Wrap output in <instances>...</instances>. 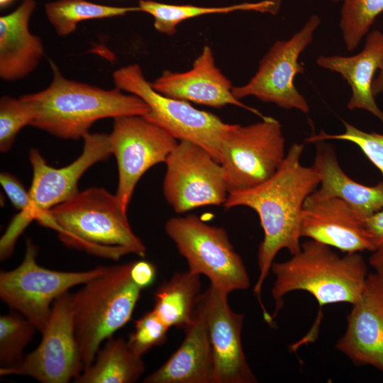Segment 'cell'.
I'll return each mask as SVG.
<instances>
[{
	"mask_svg": "<svg viewBox=\"0 0 383 383\" xmlns=\"http://www.w3.org/2000/svg\"><path fill=\"white\" fill-rule=\"evenodd\" d=\"M304 145H292L277 172L267 181L245 190L230 193L223 204L226 209L246 206L258 215L264 232L259 245V277L253 292L265 316H268L260 298L274 259L282 249L292 255L301 248V222L306 198L319 185L320 179L312 167L301 163Z\"/></svg>",
	"mask_w": 383,
	"mask_h": 383,
	"instance_id": "cell-1",
	"label": "cell"
},
{
	"mask_svg": "<svg viewBox=\"0 0 383 383\" xmlns=\"http://www.w3.org/2000/svg\"><path fill=\"white\" fill-rule=\"evenodd\" d=\"M35 221L56 231L65 246L94 256L117 260L131 253L142 257L146 253L116 194L103 187L79 191Z\"/></svg>",
	"mask_w": 383,
	"mask_h": 383,
	"instance_id": "cell-2",
	"label": "cell"
},
{
	"mask_svg": "<svg viewBox=\"0 0 383 383\" xmlns=\"http://www.w3.org/2000/svg\"><path fill=\"white\" fill-rule=\"evenodd\" d=\"M52 80L45 89L20 97L33 112L32 126L62 139L77 140L98 120L145 116L149 108L140 97L115 87L106 90L65 78L50 61Z\"/></svg>",
	"mask_w": 383,
	"mask_h": 383,
	"instance_id": "cell-3",
	"label": "cell"
},
{
	"mask_svg": "<svg viewBox=\"0 0 383 383\" xmlns=\"http://www.w3.org/2000/svg\"><path fill=\"white\" fill-rule=\"evenodd\" d=\"M275 277L272 296L275 301L274 318L282 308L283 297L289 292L304 290L310 293L320 308L346 302L355 304L361 296L367 277V265L358 252L340 256L331 246L310 239L301 244L299 252L282 262H273Z\"/></svg>",
	"mask_w": 383,
	"mask_h": 383,
	"instance_id": "cell-4",
	"label": "cell"
},
{
	"mask_svg": "<svg viewBox=\"0 0 383 383\" xmlns=\"http://www.w3.org/2000/svg\"><path fill=\"white\" fill-rule=\"evenodd\" d=\"M132 262L106 267L72 294L74 328L84 370L103 341L131 319L142 289L131 277Z\"/></svg>",
	"mask_w": 383,
	"mask_h": 383,
	"instance_id": "cell-5",
	"label": "cell"
},
{
	"mask_svg": "<svg viewBox=\"0 0 383 383\" xmlns=\"http://www.w3.org/2000/svg\"><path fill=\"white\" fill-rule=\"evenodd\" d=\"M81 155L68 165L55 168L49 165L38 149L29 152L33 178L29 189L30 204L12 220L1 240V252L11 255L16 240L26 226L44 211L70 199L78 190V182L84 172L111 155L109 134L87 133L84 137Z\"/></svg>",
	"mask_w": 383,
	"mask_h": 383,
	"instance_id": "cell-6",
	"label": "cell"
},
{
	"mask_svg": "<svg viewBox=\"0 0 383 383\" xmlns=\"http://www.w3.org/2000/svg\"><path fill=\"white\" fill-rule=\"evenodd\" d=\"M116 87L143 99L149 108L144 116L177 140L192 142L206 150L219 162L221 144L233 126L217 116L192 106L189 102L155 91L138 65L113 74Z\"/></svg>",
	"mask_w": 383,
	"mask_h": 383,
	"instance_id": "cell-7",
	"label": "cell"
},
{
	"mask_svg": "<svg viewBox=\"0 0 383 383\" xmlns=\"http://www.w3.org/2000/svg\"><path fill=\"white\" fill-rule=\"evenodd\" d=\"M165 228L190 272L205 275L227 295L249 287L245 266L224 228L209 225L195 215L172 217Z\"/></svg>",
	"mask_w": 383,
	"mask_h": 383,
	"instance_id": "cell-8",
	"label": "cell"
},
{
	"mask_svg": "<svg viewBox=\"0 0 383 383\" xmlns=\"http://www.w3.org/2000/svg\"><path fill=\"white\" fill-rule=\"evenodd\" d=\"M286 154L282 127L275 118L265 116L247 126L233 124L221 144L219 159L228 193L267 181L279 169Z\"/></svg>",
	"mask_w": 383,
	"mask_h": 383,
	"instance_id": "cell-9",
	"label": "cell"
},
{
	"mask_svg": "<svg viewBox=\"0 0 383 383\" xmlns=\"http://www.w3.org/2000/svg\"><path fill=\"white\" fill-rule=\"evenodd\" d=\"M36 256L37 248L28 238L22 262L12 270L0 273V297L42 333L55 300L71 287L84 284L101 274L106 267L84 272L55 271L39 265Z\"/></svg>",
	"mask_w": 383,
	"mask_h": 383,
	"instance_id": "cell-10",
	"label": "cell"
},
{
	"mask_svg": "<svg viewBox=\"0 0 383 383\" xmlns=\"http://www.w3.org/2000/svg\"><path fill=\"white\" fill-rule=\"evenodd\" d=\"M320 23V18L312 15L291 38L274 43L260 60L258 69L250 81L233 87V95L238 99L253 96L282 109L309 113V105L295 87L294 79L304 71L299 58L311 44Z\"/></svg>",
	"mask_w": 383,
	"mask_h": 383,
	"instance_id": "cell-11",
	"label": "cell"
},
{
	"mask_svg": "<svg viewBox=\"0 0 383 383\" xmlns=\"http://www.w3.org/2000/svg\"><path fill=\"white\" fill-rule=\"evenodd\" d=\"M165 163L163 194L176 213L225 204L229 193L223 168L206 150L179 140Z\"/></svg>",
	"mask_w": 383,
	"mask_h": 383,
	"instance_id": "cell-12",
	"label": "cell"
},
{
	"mask_svg": "<svg viewBox=\"0 0 383 383\" xmlns=\"http://www.w3.org/2000/svg\"><path fill=\"white\" fill-rule=\"evenodd\" d=\"M113 120L109 138L118 172L115 194L123 211L128 213L142 176L154 165L165 162L178 143L170 133L144 116H123Z\"/></svg>",
	"mask_w": 383,
	"mask_h": 383,
	"instance_id": "cell-13",
	"label": "cell"
},
{
	"mask_svg": "<svg viewBox=\"0 0 383 383\" xmlns=\"http://www.w3.org/2000/svg\"><path fill=\"white\" fill-rule=\"evenodd\" d=\"M39 345L15 366L0 368V375H24L43 383H67L84 371L74 328L72 294L52 304Z\"/></svg>",
	"mask_w": 383,
	"mask_h": 383,
	"instance_id": "cell-14",
	"label": "cell"
},
{
	"mask_svg": "<svg viewBox=\"0 0 383 383\" xmlns=\"http://www.w3.org/2000/svg\"><path fill=\"white\" fill-rule=\"evenodd\" d=\"M370 263L376 272L367 274L335 347L356 365H371L383 372V245L374 251Z\"/></svg>",
	"mask_w": 383,
	"mask_h": 383,
	"instance_id": "cell-15",
	"label": "cell"
},
{
	"mask_svg": "<svg viewBox=\"0 0 383 383\" xmlns=\"http://www.w3.org/2000/svg\"><path fill=\"white\" fill-rule=\"evenodd\" d=\"M228 295L212 286L200 296L214 362V383H254L257 379L244 353V316L234 312Z\"/></svg>",
	"mask_w": 383,
	"mask_h": 383,
	"instance_id": "cell-16",
	"label": "cell"
},
{
	"mask_svg": "<svg viewBox=\"0 0 383 383\" xmlns=\"http://www.w3.org/2000/svg\"><path fill=\"white\" fill-rule=\"evenodd\" d=\"M365 221L343 200L322 197L313 191L304 204L301 236L345 253L374 252L377 248Z\"/></svg>",
	"mask_w": 383,
	"mask_h": 383,
	"instance_id": "cell-17",
	"label": "cell"
},
{
	"mask_svg": "<svg viewBox=\"0 0 383 383\" xmlns=\"http://www.w3.org/2000/svg\"><path fill=\"white\" fill-rule=\"evenodd\" d=\"M150 83L155 91L171 98L215 108L234 105L261 118L265 117L233 95L231 82L216 66L212 50L208 45L204 47L189 70L184 72L165 70Z\"/></svg>",
	"mask_w": 383,
	"mask_h": 383,
	"instance_id": "cell-18",
	"label": "cell"
},
{
	"mask_svg": "<svg viewBox=\"0 0 383 383\" xmlns=\"http://www.w3.org/2000/svg\"><path fill=\"white\" fill-rule=\"evenodd\" d=\"M184 329L185 338L179 348L143 382L214 383L212 348L200 299L193 321Z\"/></svg>",
	"mask_w": 383,
	"mask_h": 383,
	"instance_id": "cell-19",
	"label": "cell"
},
{
	"mask_svg": "<svg viewBox=\"0 0 383 383\" xmlns=\"http://www.w3.org/2000/svg\"><path fill=\"white\" fill-rule=\"evenodd\" d=\"M35 0H23L13 11L0 17V77L14 81L26 77L44 55L40 38L29 30Z\"/></svg>",
	"mask_w": 383,
	"mask_h": 383,
	"instance_id": "cell-20",
	"label": "cell"
},
{
	"mask_svg": "<svg viewBox=\"0 0 383 383\" xmlns=\"http://www.w3.org/2000/svg\"><path fill=\"white\" fill-rule=\"evenodd\" d=\"M383 55V33L369 32L363 49L351 56L321 55L318 66L340 74L351 89L347 107L350 110L363 109L383 123V111L378 107L372 91L374 74Z\"/></svg>",
	"mask_w": 383,
	"mask_h": 383,
	"instance_id": "cell-21",
	"label": "cell"
},
{
	"mask_svg": "<svg viewBox=\"0 0 383 383\" xmlns=\"http://www.w3.org/2000/svg\"><path fill=\"white\" fill-rule=\"evenodd\" d=\"M314 143L311 167L320 179V187L314 190L318 195L343 200L365 220L383 209V181L374 186L355 182L340 167L333 145L324 141Z\"/></svg>",
	"mask_w": 383,
	"mask_h": 383,
	"instance_id": "cell-22",
	"label": "cell"
},
{
	"mask_svg": "<svg viewBox=\"0 0 383 383\" xmlns=\"http://www.w3.org/2000/svg\"><path fill=\"white\" fill-rule=\"evenodd\" d=\"M142 356L122 338L106 340L93 363L74 379L76 383H133L145 372Z\"/></svg>",
	"mask_w": 383,
	"mask_h": 383,
	"instance_id": "cell-23",
	"label": "cell"
},
{
	"mask_svg": "<svg viewBox=\"0 0 383 383\" xmlns=\"http://www.w3.org/2000/svg\"><path fill=\"white\" fill-rule=\"evenodd\" d=\"M201 294L200 275L177 272L157 287L152 310L170 328H184L194 319Z\"/></svg>",
	"mask_w": 383,
	"mask_h": 383,
	"instance_id": "cell-24",
	"label": "cell"
},
{
	"mask_svg": "<svg viewBox=\"0 0 383 383\" xmlns=\"http://www.w3.org/2000/svg\"><path fill=\"white\" fill-rule=\"evenodd\" d=\"M281 0H262L257 2H243L219 7H205L194 5H177L160 3L152 0H140L138 8L151 15L154 27L160 33L172 35L178 24L194 17L214 13H228L239 11H252L277 14Z\"/></svg>",
	"mask_w": 383,
	"mask_h": 383,
	"instance_id": "cell-25",
	"label": "cell"
},
{
	"mask_svg": "<svg viewBox=\"0 0 383 383\" xmlns=\"http://www.w3.org/2000/svg\"><path fill=\"white\" fill-rule=\"evenodd\" d=\"M45 15L60 36L73 33L79 23L140 11L138 6H113L87 0H56L45 5Z\"/></svg>",
	"mask_w": 383,
	"mask_h": 383,
	"instance_id": "cell-26",
	"label": "cell"
},
{
	"mask_svg": "<svg viewBox=\"0 0 383 383\" xmlns=\"http://www.w3.org/2000/svg\"><path fill=\"white\" fill-rule=\"evenodd\" d=\"M383 12V0H343L339 27L348 51L358 47L377 17Z\"/></svg>",
	"mask_w": 383,
	"mask_h": 383,
	"instance_id": "cell-27",
	"label": "cell"
},
{
	"mask_svg": "<svg viewBox=\"0 0 383 383\" xmlns=\"http://www.w3.org/2000/svg\"><path fill=\"white\" fill-rule=\"evenodd\" d=\"M35 326L22 314L16 312L0 317V368L20 363L23 349L32 340Z\"/></svg>",
	"mask_w": 383,
	"mask_h": 383,
	"instance_id": "cell-28",
	"label": "cell"
},
{
	"mask_svg": "<svg viewBox=\"0 0 383 383\" xmlns=\"http://www.w3.org/2000/svg\"><path fill=\"white\" fill-rule=\"evenodd\" d=\"M345 131L339 134H328L321 131L306 139L308 143L327 140H340L353 143L358 146L383 176V134L365 132L343 121Z\"/></svg>",
	"mask_w": 383,
	"mask_h": 383,
	"instance_id": "cell-29",
	"label": "cell"
},
{
	"mask_svg": "<svg viewBox=\"0 0 383 383\" xmlns=\"http://www.w3.org/2000/svg\"><path fill=\"white\" fill-rule=\"evenodd\" d=\"M33 112L25 101L4 96L0 99V150L8 152L18 132L31 125Z\"/></svg>",
	"mask_w": 383,
	"mask_h": 383,
	"instance_id": "cell-30",
	"label": "cell"
},
{
	"mask_svg": "<svg viewBox=\"0 0 383 383\" xmlns=\"http://www.w3.org/2000/svg\"><path fill=\"white\" fill-rule=\"evenodd\" d=\"M169 329L152 310L135 321V331L129 335L127 341L131 348L142 356L153 347L162 345Z\"/></svg>",
	"mask_w": 383,
	"mask_h": 383,
	"instance_id": "cell-31",
	"label": "cell"
},
{
	"mask_svg": "<svg viewBox=\"0 0 383 383\" xmlns=\"http://www.w3.org/2000/svg\"><path fill=\"white\" fill-rule=\"evenodd\" d=\"M0 183L16 209L25 211L30 204V195L21 182L14 175L4 172L0 174Z\"/></svg>",
	"mask_w": 383,
	"mask_h": 383,
	"instance_id": "cell-32",
	"label": "cell"
},
{
	"mask_svg": "<svg viewBox=\"0 0 383 383\" xmlns=\"http://www.w3.org/2000/svg\"><path fill=\"white\" fill-rule=\"evenodd\" d=\"M156 274V267L150 262L137 260L131 263V279L142 289L148 287L154 282Z\"/></svg>",
	"mask_w": 383,
	"mask_h": 383,
	"instance_id": "cell-33",
	"label": "cell"
},
{
	"mask_svg": "<svg viewBox=\"0 0 383 383\" xmlns=\"http://www.w3.org/2000/svg\"><path fill=\"white\" fill-rule=\"evenodd\" d=\"M365 224L378 249L383 245V209L367 218Z\"/></svg>",
	"mask_w": 383,
	"mask_h": 383,
	"instance_id": "cell-34",
	"label": "cell"
},
{
	"mask_svg": "<svg viewBox=\"0 0 383 383\" xmlns=\"http://www.w3.org/2000/svg\"><path fill=\"white\" fill-rule=\"evenodd\" d=\"M372 91L374 96L383 93V55L378 69V74L373 81Z\"/></svg>",
	"mask_w": 383,
	"mask_h": 383,
	"instance_id": "cell-35",
	"label": "cell"
},
{
	"mask_svg": "<svg viewBox=\"0 0 383 383\" xmlns=\"http://www.w3.org/2000/svg\"><path fill=\"white\" fill-rule=\"evenodd\" d=\"M13 0H0V7L5 8L8 6L9 4H11Z\"/></svg>",
	"mask_w": 383,
	"mask_h": 383,
	"instance_id": "cell-36",
	"label": "cell"
},
{
	"mask_svg": "<svg viewBox=\"0 0 383 383\" xmlns=\"http://www.w3.org/2000/svg\"><path fill=\"white\" fill-rule=\"evenodd\" d=\"M331 1H334V2H338V1H342L343 2V0H331Z\"/></svg>",
	"mask_w": 383,
	"mask_h": 383,
	"instance_id": "cell-37",
	"label": "cell"
}]
</instances>
